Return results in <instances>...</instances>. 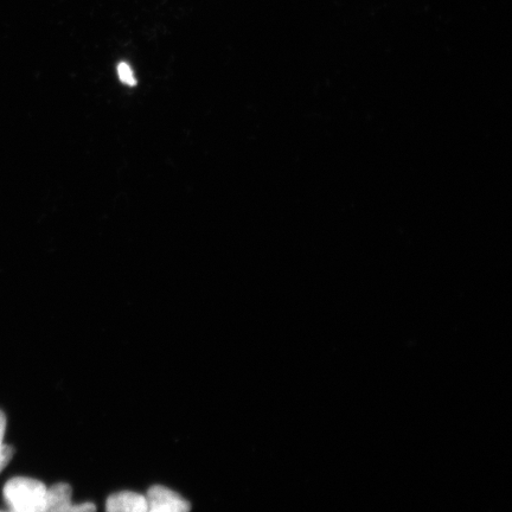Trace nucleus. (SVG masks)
I'll return each mask as SVG.
<instances>
[{"label": "nucleus", "mask_w": 512, "mask_h": 512, "mask_svg": "<svg viewBox=\"0 0 512 512\" xmlns=\"http://www.w3.org/2000/svg\"><path fill=\"white\" fill-rule=\"evenodd\" d=\"M11 512H48V488L40 480L16 477L4 486Z\"/></svg>", "instance_id": "f257e3e1"}, {"label": "nucleus", "mask_w": 512, "mask_h": 512, "mask_svg": "<svg viewBox=\"0 0 512 512\" xmlns=\"http://www.w3.org/2000/svg\"><path fill=\"white\" fill-rule=\"evenodd\" d=\"M147 512H190L191 505L177 492L162 485H155L145 495Z\"/></svg>", "instance_id": "f03ea898"}, {"label": "nucleus", "mask_w": 512, "mask_h": 512, "mask_svg": "<svg viewBox=\"0 0 512 512\" xmlns=\"http://www.w3.org/2000/svg\"><path fill=\"white\" fill-rule=\"evenodd\" d=\"M69 484L60 483L48 489V512H96L91 502L74 504Z\"/></svg>", "instance_id": "7ed1b4c3"}, {"label": "nucleus", "mask_w": 512, "mask_h": 512, "mask_svg": "<svg viewBox=\"0 0 512 512\" xmlns=\"http://www.w3.org/2000/svg\"><path fill=\"white\" fill-rule=\"evenodd\" d=\"M106 512H147L145 495L133 491H121L108 497Z\"/></svg>", "instance_id": "20e7f679"}, {"label": "nucleus", "mask_w": 512, "mask_h": 512, "mask_svg": "<svg viewBox=\"0 0 512 512\" xmlns=\"http://www.w3.org/2000/svg\"><path fill=\"white\" fill-rule=\"evenodd\" d=\"M3 439L4 437H0V472L10 463L15 453L14 447L3 444Z\"/></svg>", "instance_id": "39448f33"}, {"label": "nucleus", "mask_w": 512, "mask_h": 512, "mask_svg": "<svg viewBox=\"0 0 512 512\" xmlns=\"http://www.w3.org/2000/svg\"><path fill=\"white\" fill-rule=\"evenodd\" d=\"M118 74L121 81L128 86H136L137 81L130 66L127 63H120L118 67Z\"/></svg>", "instance_id": "423d86ee"}, {"label": "nucleus", "mask_w": 512, "mask_h": 512, "mask_svg": "<svg viewBox=\"0 0 512 512\" xmlns=\"http://www.w3.org/2000/svg\"><path fill=\"white\" fill-rule=\"evenodd\" d=\"M0 512H11V511H0Z\"/></svg>", "instance_id": "0eeeda50"}]
</instances>
